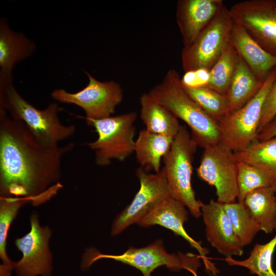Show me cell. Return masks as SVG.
I'll list each match as a JSON object with an SVG mask.
<instances>
[{
    "label": "cell",
    "instance_id": "obj_19",
    "mask_svg": "<svg viewBox=\"0 0 276 276\" xmlns=\"http://www.w3.org/2000/svg\"><path fill=\"white\" fill-rule=\"evenodd\" d=\"M231 42L239 56L263 83L276 67V56L266 51L241 26L235 22Z\"/></svg>",
    "mask_w": 276,
    "mask_h": 276
},
{
    "label": "cell",
    "instance_id": "obj_33",
    "mask_svg": "<svg viewBox=\"0 0 276 276\" xmlns=\"http://www.w3.org/2000/svg\"><path fill=\"white\" fill-rule=\"evenodd\" d=\"M193 274L194 276H197L196 273H193Z\"/></svg>",
    "mask_w": 276,
    "mask_h": 276
},
{
    "label": "cell",
    "instance_id": "obj_25",
    "mask_svg": "<svg viewBox=\"0 0 276 276\" xmlns=\"http://www.w3.org/2000/svg\"><path fill=\"white\" fill-rule=\"evenodd\" d=\"M276 248V234L264 244L256 243L247 258L237 260L232 257L223 260L229 266H239L246 268L251 274L258 276H276L272 267V257Z\"/></svg>",
    "mask_w": 276,
    "mask_h": 276
},
{
    "label": "cell",
    "instance_id": "obj_1",
    "mask_svg": "<svg viewBox=\"0 0 276 276\" xmlns=\"http://www.w3.org/2000/svg\"><path fill=\"white\" fill-rule=\"evenodd\" d=\"M74 147L42 144L0 109V197L37 196L59 182L62 158Z\"/></svg>",
    "mask_w": 276,
    "mask_h": 276
},
{
    "label": "cell",
    "instance_id": "obj_29",
    "mask_svg": "<svg viewBox=\"0 0 276 276\" xmlns=\"http://www.w3.org/2000/svg\"><path fill=\"white\" fill-rule=\"evenodd\" d=\"M237 183V199L240 202H243L246 196L254 190L272 187L270 178L264 172L255 166L242 162L238 164Z\"/></svg>",
    "mask_w": 276,
    "mask_h": 276
},
{
    "label": "cell",
    "instance_id": "obj_14",
    "mask_svg": "<svg viewBox=\"0 0 276 276\" xmlns=\"http://www.w3.org/2000/svg\"><path fill=\"white\" fill-rule=\"evenodd\" d=\"M188 220V212L186 206L170 196L157 204L136 224L143 227L159 225L180 236L198 252L206 268L216 275L217 269L207 258L209 249L203 247L200 242L192 238L185 231L183 225Z\"/></svg>",
    "mask_w": 276,
    "mask_h": 276
},
{
    "label": "cell",
    "instance_id": "obj_4",
    "mask_svg": "<svg viewBox=\"0 0 276 276\" xmlns=\"http://www.w3.org/2000/svg\"><path fill=\"white\" fill-rule=\"evenodd\" d=\"M198 146L186 127L181 125L169 151L163 159L162 168L171 196L196 218L201 216V201L196 199L192 185V164Z\"/></svg>",
    "mask_w": 276,
    "mask_h": 276
},
{
    "label": "cell",
    "instance_id": "obj_9",
    "mask_svg": "<svg viewBox=\"0 0 276 276\" xmlns=\"http://www.w3.org/2000/svg\"><path fill=\"white\" fill-rule=\"evenodd\" d=\"M85 74L88 82L83 89L74 93L63 88L55 89L51 93V97L60 103L80 107L85 113L83 118L86 121L112 116L123 99L121 85L113 80L101 81L89 73Z\"/></svg>",
    "mask_w": 276,
    "mask_h": 276
},
{
    "label": "cell",
    "instance_id": "obj_20",
    "mask_svg": "<svg viewBox=\"0 0 276 276\" xmlns=\"http://www.w3.org/2000/svg\"><path fill=\"white\" fill-rule=\"evenodd\" d=\"M140 118L151 132L174 137L180 127L178 119L148 93L140 97Z\"/></svg>",
    "mask_w": 276,
    "mask_h": 276
},
{
    "label": "cell",
    "instance_id": "obj_31",
    "mask_svg": "<svg viewBox=\"0 0 276 276\" xmlns=\"http://www.w3.org/2000/svg\"><path fill=\"white\" fill-rule=\"evenodd\" d=\"M276 136V115L258 134L257 140L262 141Z\"/></svg>",
    "mask_w": 276,
    "mask_h": 276
},
{
    "label": "cell",
    "instance_id": "obj_5",
    "mask_svg": "<svg viewBox=\"0 0 276 276\" xmlns=\"http://www.w3.org/2000/svg\"><path fill=\"white\" fill-rule=\"evenodd\" d=\"M101 259H112L135 267L143 276H150L153 271L163 266L173 271L185 269L193 273L201 265L199 256L192 253H168L161 240L141 248L130 247L118 255L103 254L95 248L88 249L83 256L82 267L87 268Z\"/></svg>",
    "mask_w": 276,
    "mask_h": 276
},
{
    "label": "cell",
    "instance_id": "obj_15",
    "mask_svg": "<svg viewBox=\"0 0 276 276\" xmlns=\"http://www.w3.org/2000/svg\"><path fill=\"white\" fill-rule=\"evenodd\" d=\"M200 205L206 238L211 246L225 258L242 255L243 247L235 235L224 204L211 199L208 203L201 201Z\"/></svg>",
    "mask_w": 276,
    "mask_h": 276
},
{
    "label": "cell",
    "instance_id": "obj_12",
    "mask_svg": "<svg viewBox=\"0 0 276 276\" xmlns=\"http://www.w3.org/2000/svg\"><path fill=\"white\" fill-rule=\"evenodd\" d=\"M136 175L140 181V189L130 204L115 218L111 228L112 236L137 223L157 204L171 196L163 169L158 173L150 174L140 167Z\"/></svg>",
    "mask_w": 276,
    "mask_h": 276
},
{
    "label": "cell",
    "instance_id": "obj_7",
    "mask_svg": "<svg viewBox=\"0 0 276 276\" xmlns=\"http://www.w3.org/2000/svg\"><path fill=\"white\" fill-rule=\"evenodd\" d=\"M234 25L229 9L224 6L196 38L183 47L181 60L185 72L209 71L231 43Z\"/></svg>",
    "mask_w": 276,
    "mask_h": 276
},
{
    "label": "cell",
    "instance_id": "obj_3",
    "mask_svg": "<svg viewBox=\"0 0 276 276\" xmlns=\"http://www.w3.org/2000/svg\"><path fill=\"white\" fill-rule=\"evenodd\" d=\"M0 109L13 119L22 122L45 145H59V142L69 139L76 131L74 125L61 123L57 103H51L44 109H39L19 94L13 82L0 84Z\"/></svg>",
    "mask_w": 276,
    "mask_h": 276
},
{
    "label": "cell",
    "instance_id": "obj_22",
    "mask_svg": "<svg viewBox=\"0 0 276 276\" xmlns=\"http://www.w3.org/2000/svg\"><path fill=\"white\" fill-rule=\"evenodd\" d=\"M263 84L239 56L227 94L229 113L239 109L252 99L261 89Z\"/></svg>",
    "mask_w": 276,
    "mask_h": 276
},
{
    "label": "cell",
    "instance_id": "obj_23",
    "mask_svg": "<svg viewBox=\"0 0 276 276\" xmlns=\"http://www.w3.org/2000/svg\"><path fill=\"white\" fill-rule=\"evenodd\" d=\"M234 154L238 162L249 164L264 172L276 192V136L262 141L256 140Z\"/></svg>",
    "mask_w": 276,
    "mask_h": 276
},
{
    "label": "cell",
    "instance_id": "obj_21",
    "mask_svg": "<svg viewBox=\"0 0 276 276\" xmlns=\"http://www.w3.org/2000/svg\"><path fill=\"white\" fill-rule=\"evenodd\" d=\"M174 138L141 130L134 146L136 160L141 167L147 172L158 173L161 160L169 151Z\"/></svg>",
    "mask_w": 276,
    "mask_h": 276
},
{
    "label": "cell",
    "instance_id": "obj_10",
    "mask_svg": "<svg viewBox=\"0 0 276 276\" xmlns=\"http://www.w3.org/2000/svg\"><path fill=\"white\" fill-rule=\"evenodd\" d=\"M238 164L234 152L222 142L204 148L197 174L215 187L221 203L234 202L237 198Z\"/></svg>",
    "mask_w": 276,
    "mask_h": 276
},
{
    "label": "cell",
    "instance_id": "obj_13",
    "mask_svg": "<svg viewBox=\"0 0 276 276\" xmlns=\"http://www.w3.org/2000/svg\"><path fill=\"white\" fill-rule=\"evenodd\" d=\"M31 229L23 237L17 238L15 244L22 256L16 262V271L18 276H50L52 270V256L49 247L52 231L41 227L38 217H30Z\"/></svg>",
    "mask_w": 276,
    "mask_h": 276
},
{
    "label": "cell",
    "instance_id": "obj_24",
    "mask_svg": "<svg viewBox=\"0 0 276 276\" xmlns=\"http://www.w3.org/2000/svg\"><path fill=\"white\" fill-rule=\"evenodd\" d=\"M244 203L260 226L261 231L271 234L276 229V192L271 187L249 193Z\"/></svg>",
    "mask_w": 276,
    "mask_h": 276
},
{
    "label": "cell",
    "instance_id": "obj_27",
    "mask_svg": "<svg viewBox=\"0 0 276 276\" xmlns=\"http://www.w3.org/2000/svg\"><path fill=\"white\" fill-rule=\"evenodd\" d=\"M182 85L187 94L218 122L229 114L227 95H222L206 85Z\"/></svg>",
    "mask_w": 276,
    "mask_h": 276
},
{
    "label": "cell",
    "instance_id": "obj_18",
    "mask_svg": "<svg viewBox=\"0 0 276 276\" xmlns=\"http://www.w3.org/2000/svg\"><path fill=\"white\" fill-rule=\"evenodd\" d=\"M60 189L55 185L42 194L34 196L22 197H0V276H11L16 262L11 261L7 254V237L11 223L19 209L24 204L31 203L39 205L50 200Z\"/></svg>",
    "mask_w": 276,
    "mask_h": 276
},
{
    "label": "cell",
    "instance_id": "obj_8",
    "mask_svg": "<svg viewBox=\"0 0 276 276\" xmlns=\"http://www.w3.org/2000/svg\"><path fill=\"white\" fill-rule=\"evenodd\" d=\"M275 75L276 67L252 99L218 122L222 134L221 142L234 152L243 150L257 140L264 101Z\"/></svg>",
    "mask_w": 276,
    "mask_h": 276
},
{
    "label": "cell",
    "instance_id": "obj_32",
    "mask_svg": "<svg viewBox=\"0 0 276 276\" xmlns=\"http://www.w3.org/2000/svg\"><path fill=\"white\" fill-rule=\"evenodd\" d=\"M273 4H274V7L276 9V0H273Z\"/></svg>",
    "mask_w": 276,
    "mask_h": 276
},
{
    "label": "cell",
    "instance_id": "obj_16",
    "mask_svg": "<svg viewBox=\"0 0 276 276\" xmlns=\"http://www.w3.org/2000/svg\"><path fill=\"white\" fill-rule=\"evenodd\" d=\"M224 6L222 0H178L176 20L183 47L191 44Z\"/></svg>",
    "mask_w": 276,
    "mask_h": 276
},
{
    "label": "cell",
    "instance_id": "obj_28",
    "mask_svg": "<svg viewBox=\"0 0 276 276\" xmlns=\"http://www.w3.org/2000/svg\"><path fill=\"white\" fill-rule=\"evenodd\" d=\"M238 58L231 42L209 71V79L205 85L222 95H227Z\"/></svg>",
    "mask_w": 276,
    "mask_h": 276
},
{
    "label": "cell",
    "instance_id": "obj_26",
    "mask_svg": "<svg viewBox=\"0 0 276 276\" xmlns=\"http://www.w3.org/2000/svg\"><path fill=\"white\" fill-rule=\"evenodd\" d=\"M223 204L241 246L244 247L250 244L261 231L259 224L244 202L237 201Z\"/></svg>",
    "mask_w": 276,
    "mask_h": 276
},
{
    "label": "cell",
    "instance_id": "obj_11",
    "mask_svg": "<svg viewBox=\"0 0 276 276\" xmlns=\"http://www.w3.org/2000/svg\"><path fill=\"white\" fill-rule=\"evenodd\" d=\"M241 26L266 51L276 56V9L273 0H247L229 9Z\"/></svg>",
    "mask_w": 276,
    "mask_h": 276
},
{
    "label": "cell",
    "instance_id": "obj_6",
    "mask_svg": "<svg viewBox=\"0 0 276 276\" xmlns=\"http://www.w3.org/2000/svg\"><path fill=\"white\" fill-rule=\"evenodd\" d=\"M135 111L100 119L86 121L97 133L96 140L85 143L95 153V162L100 167L109 165L112 160L124 161L134 152Z\"/></svg>",
    "mask_w": 276,
    "mask_h": 276
},
{
    "label": "cell",
    "instance_id": "obj_30",
    "mask_svg": "<svg viewBox=\"0 0 276 276\" xmlns=\"http://www.w3.org/2000/svg\"><path fill=\"white\" fill-rule=\"evenodd\" d=\"M276 115V75L275 78L264 101L258 134Z\"/></svg>",
    "mask_w": 276,
    "mask_h": 276
},
{
    "label": "cell",
    "instance_id": "obj_17",
    "mask_svg": "<svg viewBox=\"0 0 276 276\" xmlns=\"http://www.w3.org/2000/svg\"><path fill=\"white\" fill-rule=\"evenodd\" d=\"M36 45L23 33L12 30L7 19H0V83L13 82L12 72L16 64L35 52Z\"/></svg>",
    "mask_w": 276,
    "mask_h": 276
},
{
    "label": "cell",
    "instance_id": "obj_2",
    "mask_svg": "<svg viewBox=\"0 0 276 276\" xmlns=\"http://www.w3.org/2000/svg\"><path fill=\"white\" fill-rule=\"evenodd\" d=\"M148 93L186 123L198 146L205 148L221 142L219 123L187 94L175 69L169 70L162 81Z\"/></svg>",
    "mask_w": 276,
    "mask_h": 276
}]
</instances>
